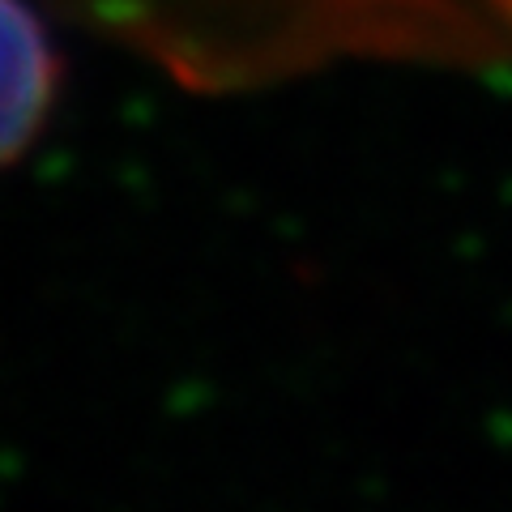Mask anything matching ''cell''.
<instances>
[{
    "instance_id": "7a4b0ae2",
    "label": "cell",
    "mask_w": 512,
    "mask_h": 512,
    "mask_svg": "<svg viewBox=\"0 0 512 512\" xmlns=\"http://www.w3.org/2000/svg\"><path fill=\"white\" fill-rule=\"evenodd\" d=\"M43 9V0H0V171L30 154L60 99L64 64Z\"/></svg>"
},
{
    "instance_id": "6da1fadb",
    "label": "cell",
    "mask_w": 512,
    "mask_h": 512,
    "mask_svg": "<svg viewBox=\"0 0 512 512\" xmlns=\"http://www.w3.org/2000/svg\"><path fill=\"white\" fill-rule=\"evenodd\" d=\"M192 94H261L333 69H512V0H43Z\"/></svg>"
}]
</instances>
